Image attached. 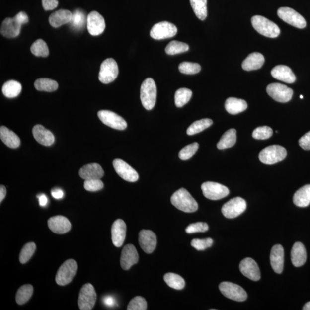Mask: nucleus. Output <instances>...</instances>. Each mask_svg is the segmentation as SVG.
Returning <instances> with one entry per match:
<instances>
[{"label": "nucleus", "instance_id": "1", "mask_svg": "<svg viewBox=\"0 0 310 310\" xmlns=\"http://www.w3.org/2000/svg\"><path fill=\"white\" fill-rule=\"evenodd\" d=\"M171 202L175 208L183 212L193 213L198 208L197 201L184 188H181L172 195Z\"/></svg>", "mask_w": 310, "mask_h": 310}, {"label": "nucleus", "instance_id": "2", "mask_svg": "<svg viewBox=\"0 0 310 310\" xmlns=\"http://www.w3.org/2000/svg\"><path fill=\"white\" fill-rule=\"evenodd\" d=\"M156 97L157 88L154 79L149 78L144 80L140 88V99L144 108L148 110L153 109Z\"/></svg>", "mask_w": 310, "mask_h": 310}, {"label": "nucleus", "instance_id": "3", "mask_svg": "<svg viewBox=\"0 0 310 310\" xmlns=\"http://www.w3.org/2000/svg\"><path fill=\"white\" fill-rule=\"evenodd\" d=\"M252 24L256 30L262 35L275 38L280 35L278 26L267 18L262 16H254L252 18Z\"/></svg>", "mask_w": 310, "mask_h": 310}, {"label": "nucleus", "instance_id": "4", "mask_svg": "<svg viewBox=\"0 0 310 310\" xmlns=\"http://www.w3.org/2000/svg\"><path fill=\"white\" fill-rule=\"evenodd\" d=\"M287 156V151L281 146L272 145L265 148L259 154L261 163L272 165L283 161Z\"/></svg>", "mask_w": 310, "mask_h": 310}, {"label": "nucleus", "instance_id": "5", "mask_svg": "<svg viewBox=\"0 0 310 310\" xmlns=\"http://www.w3.org/2000/svg\"><path fill=\"white\" fill-rule=\"evenodd\" d=\"M77 270V264L75 260L69 259L64 262L58 269L55 281L60 286H66L71 282Z\"/></svg>", "mask_w": 310, "mask_h": 310}, {"label": "nucleus", "instance_id": "6", "mask_svg": "<svg viewBox=\"0 0 310 310\" xmlns=\"http://www.w3.org/2000/svg\"><path fill=\"white\" fill-rule=\"evenodd\" d=\"M119 75V68L117 62L113 58L106 59L102 63L98 78L104 84L113 82Z\"/></svg>", "mask_w": 310, "mask_h": 310}, {"label": "nucleus", "instance_id": "7", "mask_svg": "<svg viewBox=\"0 0 310 310\" xmlns=\"http://www.w3.org/2000/svg\"><path fill=\"white\" fill-rule=\"evenodd\" d=\"M97 300V294L93 285L90 283L84 284L81 289L78 305L81 310L93 309Z\"/></svg>", "mask_w": 310, "mask_h": 310}, {"label": "nucleus", "instance_id": "8", "mask_svg": "<svg viewBox=\"0 0 310 310\" xmlns=\"http://www.w3.org/2000/svg\"><path fill=\"white\" fill-rule=\"evenodd\" d=\"M201 189L204 196L210 200H219L230 194L228 187L216 182H205L202 184Z\"/></svg>", "mask_w": 310, "mask_h": 310}, {"label": "nucleus", "instance_id": "9", "mask_svg": "<svg viewBox=\"0 0 310 310\" xmlns=\"http://www.w3.org/2000/svg\"><path fill=\"white\" fill-rule=\"evenodd\" d=\"M246 209V202L241 197H235L225 204L221 209L223 215L232 219L241 215Z\"/></svg>", "mask_w": 310, "mask_h": 310}, {"label": "nucleus", "instance_id": "10", "mask_svg": "<svg viewBox=\"0 0 310 310\" xmlns=\"http://www.w3.org/2000/svg\"><path fill=\"white\" fill-rule=\"evenodd\" d=\"M219 289L221 293L225 297L235 301H245L248 297L246 291L241 286L231 282L221 283L220 284Z\"/></svg>", "mask_w": 310, "mask_h": 310}, {"label": "nucleus", "instance_id": "11", "mask_svg": "<svg viewBox=\"0 0 310 310\" xmlns=\"http://www.w3.org/2000/svg\"><path fill=\"white\" fill-rule=\"evenodd\" d=\"M178 32L176 26L168 21H162L155 24L150 32L151 38L161 40L172 38Z\"/></svg>", "mask_w": 310, "mask_h": 310}, {"label": "nucleus", "instance_id": "12", "mask_svg": "<svg viewBox=\"0 0 310 310\" xmlns=\"http://www.w3.org/2000/svg\"><path fill=\"white\" fill-rule=\"evenodd\" d=\"M267 92L274 100L282 103L290 101L293 95V90L291 88L278 83L269 84Z\"/></svg>", "mask_w": 310, "mask_h": 310}, {"label": "nucleus", "instance_id": "13", "mask_svg": "<svg viewBox=\"0 0 310 310\" xmlns=\"http://www.w3.org/2000/svg\"><path fill=\"white\" fill-rule=\"evenodd\" d=\"M278 15L284 22L295 27L303 29L306 27V22L304 17L289 7L280 8L278 10Z\"/></svg>", "mask_w": 310, "mask_h": 310}, {"label": "nucleus", "instance_id": "14", "mask_svg": "<svg viewBox=\"0 0 310 310\" xmlns=\"http://www.w3.org/2000/svg\"><path fill=\"white\" fill-rule=\"evenodd\" d=\"M98 116L103 124L117 130H124L127 127V123L123 117L109 110H100Z\"/></svg>", "mask_w": 310, "mask_h": 310}, {"label": "nucleus", "instance_id": "15", "mask_svg": "<svg viewBox=\"0 0 310 310\" xmlns=\"http://www.w3.org/2000/svg\"><path fill=\"white\" fill-rule=\"evenodd\" d=\"M113 167L121 178L129 182H135L139 179V175L134 168L123 160L116 158L113 162Z\"/></svg>", "mask_w": 310, "mask_h": 310}, {"label": "nucleus", "instance_id": "16", "mask_svg": "<svg viewBox=\"0 0 310 310\" xmlns=\"http://www.w3.org/2000/svg\"><path fill=\"white\" fill-rule=\"evenodd\" d=\"M104 18L96 11L90 13L87 17V28L92 36H98L102 34L105 29Z\"/></svg>", "mask_w": 310, "mask_h": 310}, {"label": "nucleus", "instance_id": "17", "mask_svg": "<svg viewBox=\"0 0 310 310\" xmlns=\"http://www.w3.org/2000/svg\"><path fill=\"white\" fill-rule=\"evenodd\" d=\"M138 261L139 254L135 246L132 244L125 245L121 252L120 264L122 268L124 270H129Z\"/></svg>", "mask_w": 310, "mask_h": 310}, {"label": "nucleus", "instance_id": "18", "mask_svg": "<svg viewBox=\"0 0 310 310\" xmlns=\"http://www.w3.org/2000/svg\"><path fill=\"white\" fill-rule=\"evenodd\" d=\"M239 269L242 274L253 281H258L261 278L259 267L252 258L247 257L241 261Z\"/></svg>", "mask_w": 310, "mask_h": 310}, {"label": "nucleus", "instance_id": "19", "mask_svg": "<svg viewBox=\"0 0 310 310\" xmlns=\"http://www.w3.org/2000/svg\"><path fill=\"white\" fill-rule=\"evenodd\" d=\"M139 241L140 247L146 253H153L156 248V236L153 231L142 230L140 232Z\"/></svg>", "mask_w": 310, "mask_h": 310}, {"label": "nucleus", "instance_id": "20", "mask_svg": "<svg viewBox=\"0 0 310 310\" xmlns=\"http://www.w3.org/2000/svg\"><path fill=\"white\" fill-rule=\"evenodd\" d=\"M48 226L52 232L56 234H65L70 231L72 224L67 218L62 216L51 217L48 220Z\"/></svg>", "mask_w": 310, "mask_h": 310}, {"label": "nucleus", "instance_id": "21", "mask_svg": "<svg viewBox=\"0 0 310 310\" xmlns=\"http://www.w3.org/2000/svg\"><path fill=\"white\" fill-rule=\"evenodd\" d=\"M127 225L123 220L114 221L112 227V239L113 245L120 248L126 237Z\"/></svg>", "mask_w": 310, "mask_h": 310}, {"label": "nucleus", "instance_id": "22", "mask_svg": "<svg viewBox=\"0 0 310 310\" xmlns=\"http://www.w3.org/2000/svg\"><path fill=\"white\" fill-rule=\"evenodd\" d=\"M21 25L15 18H6L2 22L0 31L7 38H16L20 34Z\"/></svg>", "mask_w": 310, "mask_h": 310}, {"label": "nucleus", "instance_id": "23", "mask_svg": "<svg viewBox=\"0 0 310 310\" xmlns=\"http://www.w3.org/2000/svg\"><path fill=\"white\" fill-rule=\"evenodd\" d=\"M271 265L277 274H281L284 268V252L283 247L277 244L272 247L270 254Z\"/></svg>", "mask_w": 310, "mask_h": 310}, {"label": "nucleus", "instance_id": "24", "mask_svg": "<svg viewBox=\"0 0 310 310\" xmlns=\"http://www.w3.org/2000/svg\"><path fill=\"white\" fill-rule=\"evenodd\" d=\"M32 134L36 141L43 146H50L53 145L55 142L53 133L41 125H35L33 128Z\"/></svg>", "mask_w": 310, "mask_h": 310}, {"label": "nucleus", "instance_id": "25", "mask_svg": "<svg viewBox=\"0 0 310 310\" xmlns=\"http://www.w3.org/2000/svg\"><path fill=\"white\" fill-rule=\"evenodd\" d=\"M79 175L84 180L100 179L104 175L101 166L97 163L88 164L80 169Z\"/></svg>", "mask_w": 310, "mask_h": 310}, {"label": "nucleus", "instance_id": "26", "mask_svg": "<svg viewBox=\"0 0 310 310\" xmlns=\"http://www.w3.org/2000/svg\"><path fill=\"white\" fill-rule=\"evenodd\" d=\"M271 75L274 78L287 83H293L296 77L289 67L284 65H278L272 70Z\"/></svg>", "mask_w": 310, "mask_h": 310}, {"label": "nucleus", "instance_id": "27", "mask_svg": "<svg viewBox=\"0 0 310 310\" xmlns=\"http://www.w3.org/2000/svg\"><path fill=\"white\" fill-rule=\"evenodd\" d=\"M291 258L295 267H300L304 265L307 259V253L305 247L300 242H295L291 252Z\"/></svg>", "mask_w": 310, "mask_h": 310}, {"label": "nucleus", "instance_id": "28", "mask_svg": "<svg viewBox=\"0 0 310 310\" xmlns=\"http://www.w3.org/2000/svg\"><path fill=\"white\" fill-rule=\"evenodd\" d=\"M73 13L69 10L60 9L52 13L49 17L50 24L54 28H58L66 24H69L72 20Z\"/></svg>", "mask_w": 310, "mask_h": 310}, {"label": "nucleus", "instance_id": "29", "mask_svg": "<svg viewBox=\"0 0 310 310\" xmlns=\"http://www.w3.org/2000/svg\"><path fill=\"white\" fill-rule=\"evenodd\" d=\"M265 59L263 55L259 53L250 54L243 61L242 69L246 71H252L260 69L264 65Z\"/></svg>", "mask_w": 310, "mask_h": 310}, {"label": "nucleus", "instance_id": "30", "mask_svg": "<svg viewBox=\"0 0 310 310\" xmlns=\"http://www.w3.org/2000/svg\"><path fill=\"white\" fill-rule=\"evenodd\" d=\"M0 138L6 146L11 149H16L20 145V139L18 136L4 126L0 128Z\"/></svg>", "mask_w": 310, "mask_h": 310}, {"label": "nucleus", "instance_id": "31", "mask_svg": "<svg viewBox=\"0 0 310 310\" xmlns=\"http://www.w3.org/2000/svg\"><path fill=\"white\" fill-rule=\"evenodd\" d=\"M225 108L229 113L237 114L245 111L248 108V104L243 99L231 97L225 102Z\"/></svg>", "mask_w": 310, "mask_h": 310}, {"label": "nucleus", "instance_id": "32", "mask_svg": "<svg viewBox=\"0 0 310 310\" xmlns=\"http://www.w3.org/2000/svg\"><path fill=\"white\" fill-rule=\"evenodd\" d=\"M293 202L300 208H305L310 204V184L303 186L295 193Z\"/></svg>", "mask_w": 310, "mask_h": 310}, {"label": "nucleus", "instance_id": "33", "mask_svg": "<svg viewBox=\"0 0 310 310\" xmlns=\"http://www.w3.org/2000/svg\"><path fill=\"white\" fill-rule=\"evenodd\" d=\"M236 132H237L235 129H231L225 132L219 143H217L218 149L224 150L233 146L236 143V140H237Z\"/></svg>", "mask_w": 310, "mask_h": 310}, {"label": "nucleus", "instance_id": "34", "mask_svg": "<svg viewBox=\"0 0 310 310\" xmlns=\"http://www.w3.org/2000/svg\"><path fill=\"white\" fill-rule=\"evenodd\" d=\"M22 86L20 83L16 80H11L3 84L2 91L3 95L8 98L17 97L21 92Z\"/></svg>", "mask_w": 310, "mask_h": 310}, {"label": "nucleus", "instance_id": "35", "mask_svg": "<svg viewBox=\"0 0 310 310\" xmlns=\"http://www.w3.org/2000/svg\"><path fill=\"white\" fill-rule=\"evenodd\" d=\"M69 24L75 30H81L87 24L86 13L79 9L75 10L73 13L72 20Z\"/></svg>", "mask_w": 310, "mask_h": 310}, {"label": "nucleus", "instance_id": "36", "mask_svg": "<svg viewBox=\"0 0 310 310\" xmlns=\"http://www.w3.org/2000/svg\"><path fill=\"white\" fill-rule=\"evenodd\" d=\"M34 292V287L31 284H25L18 290L16 295V301L19 305L27 303L32 297Z\"/></svg>", "mask_w": 310, "mask_h": 310}, {"label": "nucleus", "instance_id": "37", "mask_svg": "<svg viewBox=\"0 0 310 310\" xmlns=\"http://www.w3.org/2000/svg\"><path fill=\"white\" fill-rule=\"evenodd\" d=\"M35 87L38 91L53 92L58 88L56 81L48 78H40L35 81Z\"/></svg>", "mask_w": 310, "mask_h": 310}, {"label": "nucleus", "instance_id": "38", "mask_svg": "<svg viewBox=\"0 0 310 310\" xmlns=\"http://www.w3.org/2000/svg\"><path fill=\"white\" fill-rule=\"evenodd\" d=\"M190 4L199 19L204 20L208 16L207 0H190Z\"/></svg>", "mask_w": 310, "mask_h": 310}, {"label": "nucleus", "instance_id": "39", "mask_svg": "<svg viewBox=\"0 0 310 310\" xmlns=\"http://www.w3.org/2000/svg\"><path fill=\"white\" fill-rule=\"evenodd\" d=\"M164 280L167 285L173 289L180 290L185 286V282L183 278L173 273L166 274L164 276Z\"/></svg>", "mask_w": 310, "mask_h": 310}, {"label": "nucleus", "instance_id": "40", "mask_svg": "<svg viewBox=\"0 0 310 310\" xmlns=\"http://www.w3.org/2000/svg\"><path fill=\"white\" fill-rule=\"evenodd\" d=\"M212 124L213 121L209 119H204L195 121L188 128L187 134L192 136L198 134V133L201 132L211 126Z\"/></svg>", "mask_w": 310, "mask_h": 310}, {"label": "nucleus", "instance_id": "41", "mask_svg": "<svg viewBox=\"0 0 310 310\" xmlns=\"http://www.w3.org/2000/svg\"><path fill=\"white\" fill-rule=\"evenodd\" d=\"M192 91L189 88H181L176 91L175 103L178 108H182L189 102L192 97Z\"/></svg>", "mask_w": 310, "mask_h": 310}, {"label": "nucleus", "instance_id": "42", "mask_svg": "<svg viewBox=\"0 0 310 310\" xmlns=\"http://www.w3.org/2000/svg\"><path fill=\"white\" fill-rule=\"evenodd\" d=\"M31 51L36 57L45 58L49 56V47H48L46 43L40 39L37 40L32 44Z\"/></svg>", "mask_w": 310, "mask_h": 310}, {"label": "nucleus", "instance_id": "43", "mask_svg": "<svg viewBox=\"0 0 310 310\" xmlns=\"http://www.w3.org/2000/svg\"><path fill=\"white\" fill-rule=\"evenodd\" d=\"M189 50V46L186 43L173 40L166 47L165 51L167 54L173 55L184 53Z\"/></svg>", "mask_w": 310, "mask_h": 310}, {"label": "nucleus", "instance_id": "44", "mask_svg": "<svg viewBox=\"0 0 310 310\" xmlns=\"http://www.w3.org/2000/svg\"><path fill=\"white\" fill-rule=\"evenodd\" d=\"M36 248L34 242H28L26 243L23 249L21 250L19 256L20 262L21 264H25L31 259L34 255Z\"/></svg>", "mask_w": 310, "mask_h": 310}, {"label": "nucleus", "instance_id": "45", "mask_svg": "<svg viewBox=\"0 0 310 310\" xmlns=\"http://www.w3.org/2000/svg\"><path fill=\"white\" fill-rule=\"evenodd\" d=\"M179 70L180 73L184 75H193L200 72L201 67L197 63L183 62L179 65Z\"/></svg>", "mask_w": 310, "mask_h": 310}, {"label": "nucleus", "instance_id": "46", "mask_svg": "<svg viewBox=\"0 0 310 310\" xmlns=\"http://www.w3.org/2000/svg\"><path fill=\"white\" fill-rule=\"evenodd\" d=\"M199 148L198 143H193L184 147L180 151L179 157L181 160H187L194 156Z\"/></svg>", "mask_w": 310, "mask_h": 310}, {"label": "nucleus", "instance_id": "47", "mask_svg": "<svg viewBox=\"0 0 310 310\" xmlns=\"http://www.w3.org/2000/svg\"><path fill=\"white\" fill-rule=\"evenodd\" d=\"M273 134L272 128L267 126L256 128L253 132L252 136L257 140H265L270 138Z\"/></svg>", "mask_w": 310, "mask_h": 310}, {"label": "nucleus", "instance_id": "48", "mask_svg": "<svg viewBox=\"0 0 310 310\" xmlns=\"http://www.w3.org/2000/svg\"><path fill=\"white\" fill-rule=\"evenodd\" d=\"M147 304L145 298L142 297H136L129 302L128 310H146Z\"/></svg>", "mask_w": 310, "mask_h": 310}, {"label": "nucleus", "instance_id": "49", "mask_svg": "<svg viewBox=\"0 0 310 310\" xmlns=\"http://www.w3.org/2000/svg\"><path fill=\"white\" fill-rule=\"evenodd\" d=\"M213 241L212 238L194 239L191 242L192 246L198 250H204L212 246Z\"/></svg>", "mask_w": 310, "mask_h": 310}, {"label": "nucleus", "instance_id": "50", "mask_svg": "<svg viewBox=\"0 0 310 310\" xmlns=\"http://www.w3.org/2000/svg\"><path fill=\"white\" fill-rule=\"evenodd\" d=\"M103 183L100 179L85 180L84 188L87 191L94 192L103 189Z\"/></svg>", "mask_w": 310, "mask_h": 310}, {"label": "nucleus", "instance_id": "51", "mask_svg": "<svg viewBox=\"0 0 310 310\" xmlns=\"http://www.w3.org/2000/svg\"><path fill=\"white\" fill-rule=\"evenodd\" d=\"M209 230L208 225L205 223L199 222L192 224L186 228L187 234H193L195 232H205Z\"/></svg>", "mask_w": 310, "mask_h": 310}, {"label": "nucleus", "instance_id": "52", "mask_svg": "<svg viewBox=\"0 0 310 310\" xmlns=\"http://www.w3.org/2000/svg\"><path fill=\"white\" fill-rule=\"evenodd\" d=\"M299 144L303 149L310 150V131L302 136L299 140Z\"/></svg>", "mask_w": 310, "mask_h": 310}, {"label": "nucleus", "instance_id": "53", "mask_svg": "<svg viewBox=\"0 0 310 310\" xmlns=\"http://www.w3.org/2000/svg\"><path fill=\"white\" fill-rule=\"evenodd\" d=\"M58 4V0H42L43 8L46 11L56 8Z\"/></svg>", "mask_w": 310, "mask_h": 310}, {"label": "nucleus", "instance_id": "54", "mask_svg": "<svg viewBox=\"0 0 310 310\" xmlns=\"http://www.w3.org/2000/svg\"><path fill=\"white\" fill-rule=\"evenodd\" d=\"M15 19L21 25L28 23L29 18L27 14L24 12H20L14 17Z\"/></svg>", "mask_w": 310, "mask_h": 310}, {"label": "nucleus", "instance_id": "55", "mask_svg": "<svg viewBox=\"0 0 310 310\" xmlns=\"http://www.w3.org/2000/svg\"><path fill=\"white\" fill-rule=\"evenodd\" d=\"M51 195L55 199H61L64 197V191L60 189H55L51 191Z\"/></svg>", "mask_w": 310, "mask_h": 310}, {"label": "nucleus", "instance_id": "56", "mask_svg": "<svg viewBox=\"0 0 310 310\" xmlns=\"http://www.w3.org/2000/svg\"><path fill=\"white\" fill-rule=\"evenodd\" d=\"M103 302L105 305L109 306V307H113L115 305V300L111 296L105 297L103 298Z\"/></svg>", "mask_w": 310, "mask_h": 310}, {"label": "nucleus", "instance_id": "57", "mask_svg": "<svg viewBox=\"0 0 310 310\" xmlns=\"http://www.w3.org/2000/svg\"><path fill=\"white\" fill-rule=\"evenodd\" d=\"M39 198V205L41 206H45L47 204L48 199L46 195L40 194L38 196Z\"/></svg>", "mask_w": 310, "mask_h": 310}, {"label": "nucleus", "instance_id": "58", "mask_svg": "<svg viewBox=\"0 0 310 310\" xmlns=\"http://www.w3.org/2000/svg\"><path fill=\"white\" fill-rule=\"evenodd\" d=\"M6 195V189L3 185L0 186V202H2Z\"/></svg>", "mask_w": 310, "mask_h": 310}, {"label": "nucleus", "instance_id": "59", "mask_svg": "<svg viewBox=\"0 0 310 310\" xmlns=\"http://www.w3.org/2000/svg\"><path fill=\"white\" fill-rule=\"evenodd\" d=\"M303 310H310V302L306 303V304L303 308Z\"/></svg>", "mask_w": 310, "mask_h": 310}, {"label": "nucleus", "instance_id": "60", "mask_svg": "<svg viewBox=\"0 0 310 310\" xmlns=\"http://www.w3.org/2000/svg\"><path fill=\"white\" fill-rule=\"evenodd\" d=\"M300 98H301V99L304 98V96H303L302 95H300Z\"/></svg>", "mask_w": 310, "mask_h": 310}]
</instances>
